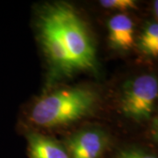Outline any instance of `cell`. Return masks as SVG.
<instances>
[{
    "label": "cell",
    "instance_id": "obj_6",
    "mask_svg": "<svg viewBox=\"0 0 158 158\" xmlns=\"http://www.w3.org/2000/svg\"><path fill=\"white\" fill-rule=\"evenodd\" d=\"M27 139L29 158H70L65 146L50 136L33 132Z\"/></svg>",
    "mask_w": 158,
    "mask_h": 158
},
{
    "label": "cell",
    "instance_id": "obj_4",
    "mask_svg": "<svg viewBox=\"0 0 158 158\" xmlns=\"http://www.w3.org/2000/svg\"><path fill=\"white\" fill-rule=\"evenodd\" d=\"M63 145L70 158H104L110 146V139L105 131L90 127L71 135Z\"/></svg>",
    "mask_w": 158,
    "mask_h": 158
},
{
    "label": "cell",
    "instance_id": "obj_5",
    "mask_svg": "<svg viewBox=\"0 0 158 158\" xmlns=\"http://www.w3.org/2000/svg\"><path fill=\"white\" fill-rule=\"evenodd\" d=\"M108 40L111 47L120 51L131 49L135 43V23L126 13H117L107 24Z\"/></svg>",
    "mask_w": 158,
    "mask_h": 158
},
{
    "label": "cell",
    "instance_id": "obj_10",
    "mask_svg": "<svg viewBox=\"0 0 158 158\" xmlns=\"http://www.w3.org/2000/svg\"><path fill=\"white\" fill-rule=\"evenodd\" d=\"M157 1H155L153 4V11L154 13H156V18L157 17Z\"/></svg>",
    "mask_w": 158,
    "mask_h": 158
},
{
    "label": "cell",
    "instance_id": "obj_2",
    "mask_svg": "<svg viewBox=\"0 0 158 158\" xmlns=\"http://www.w3.org/2000/svg\"><path fill=\"white\" fill-rule=\"evenodd\" d=\"M98 103V94L87 86L57 89L35 102L30 113L34 125L55 128L69 126L91 115Z\"/></svg>",
    "mask_w": 158,
    "mask_h": 158
},
{
    "label": "cell",
    "instance_id": "obj_3",
    "mask_svg": "<svg viewBox=\"0 0 158 158\" xmlns=\"http://www.w3.org/2000/svg\"><path fill=\"white\" fill-rule=\"evenodd\" d=\"M158 97L157 78L153 75H141L123 86L120 111L125 117L137 122L151 118Z\"/></svg>",
    "mask_w": 158,
    "mask_h": 158
},
{
    "label": "cell",
    "instance_id": "obj_9",
    "mask_svg": "<svg viewBox=\"0 0 158 158\" xmlns=\"http://www.w3.org/2000/svg\"><path fill=\"white\" fill-rule=\"evenodd\" d=\"M99 4L106 9L119 11H127L137 8V4L134 0H101Z\"/></svg>",
    "mask_w": 158,
    "mask_h": 158
},
{
    "label": "cell",
    "instance_id": "obj_7",
    "mask_svg": "<svg viewBox=\"0 0 158 158\" xmlns=\"http://www.w3.org/2000/svg\"><path fill=\"white\" fill-rule=\"evenodd\" d=\"M138 48L145 56L156 58L158 55V25L156 22H149L142 30L138 40Z\"/></svg>",
    "mask_w": 158,
    "mask_h": 158
},
{
    "label": "cell",
    "instance_id": "obj_8",
    "mask_svg": "<svg viewBox=\"0 0 158 158\" xmlns=\"http://www.w3.org/2000/svg\"><path fill=\"white\" fill-rule=\"evenodd\" d=\"M113 158H157V156L148 149L130 147L118 150Z\"/></svg>",
    "mask_w": 158,
    "mask_h": 158
},
{
    "label": "cell",
    "instance_id": "obj_1",
    "mask_svg": "<svg viewBox=\"0 0 158 158\" xmlns=\"http://www.w3.org/2000/svg\"><path fill=\"white\" fill-rule=\"evenodd\" d=\"M36 29L54 78L96 69V48L89 27L70 5H43L37 11Z\"/></svg>",
    "mask_w": 158,
    "mask_h": 158
}]
</instances>
